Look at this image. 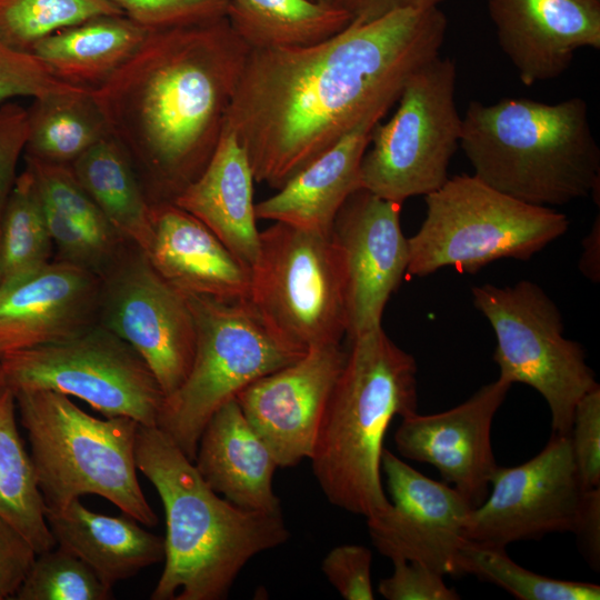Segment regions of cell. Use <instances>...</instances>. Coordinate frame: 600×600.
Here are the masks:
<instances>
[{
    "instance_id": "5b68a950",
    "label": "cell",
    "mask_w": 600,
    "mask_h": 600,
    "mask_svg": "<svg viewBox=\"0 0 600 600\" xmlns=\"http://www.w3.org/2000/svg\"><path fill=\"white\" fill-rule=\"evenodd\" d=\"M459 147L476 177L530 204L563 206L599 190L600 149L579 97L470 101Z\"/></svg>"
},
{
    "instance_id": "1f68e13d",
    "label": "cell",
    "mask_w": 600,
    "mask_h": 600,
    "mask_svg": "<svg viewBox=\"0 0 600 600\" xmlns=\"http://www.w3.org/2000/svg\"><path fill=\"white\" fill-rule=\"evenodd\" d=\"M459 574H473L520 600H599L600 586L550 578L514 562L503 547L468 540L458 559Z\"/></svg>"
},
{
    "instance_id": "cb8c5ba5",
    "label": "cell",
    "mask_w": 600,
    "mask_h": 600,
    "mask_svg": "<svg viewBox=\"0 0 600 600\" xmlns=\"http://www.w3.org/2000/svg\"><path fill=\"white\" fill-rule=\"evenodd\" d=\"M253 173L244 149L223 128L202 172L172 202L204 226L249 268L259 251Z\"/></svg>"
},
{
    "instance_id": "d4e9b609",
    "label": "cell",
    "mask_w": 600,
    "mask_h": 600,
    "mask_svg": "<svg viewBox=\"0 0 600 600\" xmlns=\"http://www.w3.org/2000/svg\"><path fill=\"white\" fill-rule=\"evenodd\" d=\"M46 519L56 546L82 560L110 589L163 561V538L126 513H98L77 499L62 509L46 510Z\"/></svg>"
},
{
    "instance_id": "4fadbf2b",
    "label": "cell",
    "mask_w": 600,
    "mask_h": 600,
    "mask_svg": "<svg viewBox=\"0 0 600 600\" xmlns=\"http://www.w3.org/2000/svg\"><path fill=\"white\" fill-rule=\"evenodd\" d=\"M98 322L146 361L164 398L186 380L194 358L197 329L186 293L167 282L146 253L119 252L101 274Z\"/></svg>"
},
{
    "instance_id": "ba28073f",
    "label": "cell",
    "mask_w": 600,
    "mask_h": 600,
    "mask_svg": "<svg viewBox=\"0 0 600 600\" xmlns=\"http://www.w3.org/2000/svg\"><path fill=\"white\" fill-rule=\"evenodd\" d=\"M248 302L284 347L304 354L347 336L343 270L331 233L274 222L259 234Z\"/></svg>"
},
{
    "instance_id": "52a82bcc",
    "label": "cell",
    "mask_w": 600,
    "mask_h": 600,
    "mask_svg": "<svg viewBox=\"0 0 600 600\" xmlns=\"http://www.w3.org/2000/svg\"><path fill=\"white\" fill-rule=\"evenodd\" d=\"M426 217L408 238L407 273L451 267L476 273L499 259L528 260L569 229L568 217L502 193L474 174H458L424 196Z\"/></svg>"
},
{
    "instance_id": "9c48e42d",
    "label": "cell",
    "mask_w": 600,
    "mask_h": 600,
    "mask_svg": "<svg viewBox=\"0 0 600 600\" xmlns=\"http://www.w3.org/2000/svg\"><path fill=\"white\" fill-rule=\"evenodd\" d=\"M187 297L196 320L194 358L183 383L164 398L156 427L193 461L201 433L221 406L303 354L281 344L247 300Z\"/></svg>"
},
{
    "instance_id": "7bdbcfd3",
    "label": "cell",
    "mask_w": 600,
    "mask_h": 600,
    "mask_svg": "<svg viewBox=\"0 0 600 600\" xmlns=\"http://www.w3.org/2000/svg\"><path fill=\"white\" fill-rule=\"evenodd\" d=\"M572 532L593 570L600 568V487L584 489Z\"/></svg>"
},
{
    "instance_id": "d590c367",
    "label": "cell",
    "mask_w": 600,
    "mask_h": 600,
    "mask_svg": "<svg viewBox=\"0 0 600 600\" xmlns=\"http://www.w3.org/2000/svg\"><path fill=\"white\" fill-rule=\"evenodd\" d=\"M149 31L226 18L229 0H109Z\"/></svg>"
},
{
    "instance_id": "5bb4252c",
    "label": "cell",
    "mask_w": 600,
    "mask_h": 600,
    "mask_svg": "<svg viewBox=\"0 0 600 600\" xmlns=\"http://www.w3.org/2000/svg\"><path fill=\"white\" fill-rule=\"evenodd\" d=\"M486 499L472 508L467 539L503 547L572 532L584 488L569 434L552 433L546 447L517 467H498Z\"/></svg>"
},
{
    "instance_id": "7c38bea8",
    "label": "cell",
    "mask_w": 600,
    "mask_h": 600,
    "mask_svg": "<svg viewBox=\"0 0 600 600\" xmlns=\"http://www.w3.org/2000/svg\"><path fill=\"white\" fill-rule=\"evenodd\" d=\"M1 360L6 388L12 393L51 390L79 398L104 417L157 426L164 401L160 384L141 356L99 322Z\"/></svg>"
},
{
    "instance_id": "ac0fdd59",
    "label": "cell",
    "mask_w": 600,
    "mask_h": 600,
    "mask_svg": "<svg viewBox=\"0 0 600 600\" xmlns=\"http://www.w3.org/2000/svg\"><path fill=\"white\" fill-rule=\"evenodd\" d=\"M511 383L498 377L464 402L442 412L401 418L394 432L398 452L429 463L442 480L474 508L487 497L499 467L491 446V428Z\"/></svg>"
},
{
    "instance_id": "277c9868",
    "label": "cell",
    "mask_w": 600,
    "mask_h": 600,
    "mask_svg": "<svg viewBox=\"0 0 600 600\" xmlns=\"http://www.w3.org/2000/svg\"><path fill=\"white\" fill-rule=\"evenodd\" d=\"M350 340L310 458L327 500L366 519L390 506L381 482L386 432L418 411L417 362L382 327Z\"/></svg>"
},
{
    "instance_id": "9a60e30c",
    "label": "cell",
    "mask_w": 600,
    "mask_h": 600,
    "mask_svg": "<svg viewBox=\"0 0 600 600\" xmlns=\"http://www.w3.org/2000/svg\"><path fill=\"white\" fill-rule=\"evenodd\" d=\"M381 471L391 497L383 512L367 518L376 549L392 561L423 564L460 576L459 553L467 539L470 502L444 481L426 477L383 449Z\"/></svg>"
},
{
    "instance_id": "d6986e66",
    "label": "cell",
    "mask_w": 600,
    "mask_h": 600,
    "mask_svg": "<svg viewBox=\"0 0 600 600\" xmlns=\"http://www.w3.org/2000/svg\"><path fill=\"white\" fill-rule=\"evenodd\" d=\"M100 287L99 274L61 260L0 282V357L98 322Z\"/></svg>"
},
{
    "instance_id": "8d00e7d4",
    "label": "cell",
    "mask_w": 600,
    "mask_h": 600,
    "mask_svg": "<svg viewBox=\"0 0 600 600\" xmlns=\"http://www.w3.org/2000/svg\"><path fill=\"white\" fill-rule=\"evenodd\" d=\"M58 80L33 54L13 50L0 41V102L18 96L40 98L73 91Z\"/></svg>"
},
{
    "instance_id": "30bf717a",
    "label": "cell",
    "mask_w": 600,
    "mask_h": 600,
    "mask_svg": "<svg viewBox=\"0 0 600 600\" xmlns=\"http://www.w3.org/2000/svg\"><path fill=\"white\" fill-rule=\"evenodd\" d=\"M454 60L438 56L406 81L391 119L377 122L360 164V187L397 203L427 196L449 179L460 144Z\"/></svg>"
},
{
    "instance_id": "4316f807",
    "label": "cell",
    "mask_w": 600,
    "mask_h": 600,
    "mask_svg": "<svg viewBox=\"0 0 600 600\" xmlns=\"http://www.w3.org/2000/svg\"><path fill=\"white\" fill-rule=\"evenodd\" d=\"M70 167L117 234L146 252L152 236L150 201L120 143L108 134Z\"/></svg>"
},
{
    "instance_id": "f546056e",
    "label": "cell",
    "mask_w": 600,
    "mask_h": 600,
    "mask_svg": "<svg viewBox=\"0 0 600 600\" xmlns=\"http://www.w3.org/2000/svg\"><path fill=\"white\" fill-rule=\"evenodd\" d=\"M14 394H0V517L16 528L39 554L56 547L46 519L31 456L20 437Z\"/></svg>"
},
{
    "instance_id": "f1b7e54d",
    "label": "cell",
    "mask_w": 600,
    "mask_h": 600,
    "mask_svg": "<svg viewBox=\"0 0 600 600\" xmlns=\"http://www.w3.org/2000/svg\"><path fill=\"white\" fill-rule=\"evenodd\" d=\"M28 113L26 156L44 162L70 166L110 134L88 89L36 98Z\"/></svg>"
},
{
    "instance_id": "3957f363",
    "label": "cell",
    "mask_w": 600,
    "mask_h": 600,
    "mask_svg": "<svg viewBox=\"0 0 600 600\" xmlns=\"http://www.w3.org/2000/svg\"><path fill=\"white\" fill-rule=\"evenodd\" d=\"M136 464L166 514L164 567L151 600H222L244 566L290 537L282 511L239 508L159 428L139 424Z\"/></svg>"
},
{
    "instance_id": "60d3db41",
    "label": "cell",
    "mask_w": 600,
    "mask_h": 600,
    "mask_svg": "<svg viewBox=\"0 0 600 600\" xmlns=\"http://www.w3.org/2000/svg\"><path fill=\"white\" fill-rule=\"evenodd\" d=\"M28 109L8 102L0 107V216L16 181V169L28 136Z\"/></svg>"
},
{
    "instance_id": "ab89813d",
    "label": "cell",
    "mask_w": 600,
    "mask_h": 600,
    "mask_svg": "<svg viewBox=\"0 0 600 600\" xmlns=\"http://www.w3.org/2000/svg\"><path fill=\"white\" fill-rule=\"evenodd\" d=\"M393 572L379 582V593L388 600H458L460 594L448 587L443 574L420 563L392 561Z\"/></svg>"
},
{
    "instance_id": "d6a6232c",
    "label": "cell",
    "mask_w": 600,
    "mask_h": 600,
    "mask_svg": "<svg viewBox=\"0 0 600 600\" xmlns=\"http://www.w3.org/2000/svg\"><path fill=\"white\" fill-rule=\"evenodd\" d=\"M123 14L109 0H0V41L30 53L46 37L86 20Z\"/></svg>"
},
{
    "instance_id": "44dd1931",
    "label": "cell",
    "mask_w": 600,
    "mask_h": 600,
    "mask_svg": "<svg viewBox=\"0 0 600 600\" xmlns=\"http://www.w3.org/2000/svg\"><path fill=\"white\" fill-rule=\"evenodd\" d=\"M150 219L144 253L167 282L186 294L248 300L250 268L200 220L172 201L150 202Z\"/></svg>"
},
{
    "instance_id": "603a6c76",
    "label": "cell",
    "mask_w": 600,
    "mask_h": 600,
    "mask_svg": "<svg viewBox=\"0 0 600 600\" xmlns=\"http://www.w3.org/2000/svg\"><path fill=\"white\" fill-rule=\"evenodd\" d=\"M368 118L301 169L271 197L254 204L257 219L331 233L346 200L360 187V164L373 126Z\"/></svg>"
},
{
    "instance_id": "83f0119b",
    "label": "cell",
    "mask_w": 600,
    "mask_h": 600,
    "mask_svg": "<svg viewBox=\"0 0 600 600\" xmlns=\"http://www.w3.org/2000/svg\"><path fill=\"white\" fill-rule=\"evenodd\" d=\"M226 18L251 50L311 46L352 21L346 12L311 0H229Z\"/></svg>"
},
{
    "instance_id": "b9f144b4",
    "label": "cell",
    "mask_w": 600,
    "mask_h": 600,
    "mask_svg": "<svg viewBox=\"0 0 600 600\" xmlns=\"http://www.w3.org/2000/svg\"><path fill=\"white\" fill-rule=\"evenodd\" d=\"M36 557L30 542L0 517V600L14 597Z\"/></svg>"
},
{
    "instance_id": "ee69618b",
    "label": "cell",
    "mask_w": 600,
    "mask_h": 600,
    "mask_svg": "<svg viewBox=\"0 0 600 600\" xmlns=\"http://www.w3.org/2000/svg\"><path fill=\"white\" fill-rule=\"evenodd\" d=\"M346 12L352 20L370 21L403 8L439 7L446 0H311Z\"/></svg>"
},
{
    "instance_id": "7a4b0ae2",
    "label": "cell",
    "mask_w": 600,
    "mask_h": 600,
    "mask_svg": "<svg viewBox=\"0 0 600 600\" xmlns=\"http://www.w3.org/2000/svg\"><path fill=\"white\" fill-rule=\"evenodd\" d=\"M249 51L227 18L153 30L91 90L150 202L172 201L209 162Z\"/></svg>"
},
{
    "instance_id": "4dcf8cb0",
    "label": "cell",
    "mask_w": 600,
    "mask_h": 600,
    "mask_svg": "<svg viewBox=\"0 0 600 600\" xmlns=\"http://www.w3.org/2000/svg\"><path fill=\"white\" fill-rule=\"evenodd\" d=\"M53 243L31 171L17 176L0 216V282L50 262Z\"/></svg>"
},
{
    "instance_id": "f6af8a7d",
    "label": "cell",
    "mask_w": 600,
    "mask_h": 600,
    "mask_svg": "<svg viewBox=\"0 0 600 600\" xmlns=\"http://www.w3.org/2000/svg\"><path fill=\"white\" fill-rule=\"evenodd\" d=\"M599 217L593 223L590 233L586 237L583 246L584 251L580 260V269L592 281H599V238H600Z\"/></svg>"
},
{
    "instance_id": "8992f818",
    "label": "cell",
    "mask_w": 600,
    "mask_h": 600,
    "mask_svg": "<svg viewBox=\"0 0 600 600\" xmlns=\"http://www.w3.org/2000/svg\"><path fill=\"white\" fill-rule=\"evenodd\" d=\"M13 394L46 510L97 494L140 524L158 523L137 477L136 420L92 417L69 396L51 390Z\"/></svg>"
},
{
    "instance_id": "8fae6325",
    "label": "cell",
    "mask_w": 600,
    "mask_h": 600,
    "mask_svg": "<svg viewBox=\"0 0 600 600\" xmlns=\"http://www.w3.org/2000/svg\"><path fill=\"white\" fill-rule=\"evenodd\" d=\"M471 293L496 334L499 378L538 391L549 407L552 433L569 434L576 404L598 382L582 346L564 337L558 306L529 280L486 283Z\"/></svg>"
},
{
    "instance_id": "e0dca14e",
    "label": "cell",
    "mask_w": 600,
    "mask_h": 600,
    "mask_svg": "<svg viewBox=\"0 0 600 600\" xmlns=\"http://www.w3.org/2000/svg\"><path fill=\"white\" fill-rule=\"evenodd\" d=\"M346 357L341 343L312 349L237 394L244 418L278 467H293L311 458Z\"/></svg>"
},
{
    "instance_id": "7402d4cb",
    "label": "cell",
    "mask_w": 600,
    "mask_h": 600,
    "mask_svg": "<svg viewBox=\"0 0 600 600\" xmlns=\"http://www.w3.org/2000/svg\"><path fill=\"white\" fill-rule=\"evenodd\" d=\"M193 463L206 483L234 506L282 511L273 490L278 464L236 399L221 406L206 424Z\"/></svg>"
},
{
    "instance_id": "bcb514c9",
    "label": "cell",
    "mask_w": 600,
    "mask_h": 600,
    "mask_svg": "<svg viewBox=\"0 0 600 600\" xmlns=\"http://www.w3.org/2000/svg\"><path fill=\"white\" fill-rule=\"evenodd\" d=\"M6 383H4V376H3V369H2V360L0 357V394L6 390Z\"/></svg>"
},
{
    "instance_id": "74e56055",
    "label": "cell",
    "mask_w": 600,
    "mask_h": 600,
    "mask_svg": "<svg viewBox=\"0 0 600 600\" xmlns=\"http://www.w3.org/2000/svg\"><path fill=\"white\" fill-rule=\"evenodd\" d=\"M574 463L584 489L600 487V387L576 404L569 432Z\"/></svg>"
},
{
    "instance_id": "836d02e7",
    "label": "cell",
    "mask_w": 600,
    "mask_h": 600,
    "mask_svg": "<svg viewBox=\"0 0 600 600\" xmlns=\"http://www.w3.org/2000/svg\"><path fill=\"white\" fill-rule=\"evenodd\" d=\"M17 600H109L112 589L78 557L60 548L37 554Z\"/></svg>"
},
{
    "instance_id": "6da1fadb",
    "label": "cell",
    "mask_w": 600,
    "mask_h": 600,
    "mask_svg": "<svg viewBox=\"0 0 600 600\" xmlns=\"http://www.w3.org/2000/svg\"><path fill=\"white\" fill-rule=\"evenodd\" d=\"M447 29L439 7L403 8L311 46L250 49L223 128L254 181L278 190L361 122L382 119L440 56Z\"/></svg>"
},
{
    "instance_id": "2e32d148",
    "label": "cell",
    "mask_w": 600,
    "mask_h": 600,
    "mask_svg": "<svg viewBox=\"0 0 600 600\" xmlns=\"http://www.w3.org/2000/svg\"><path fill=\"white\" fill-rule=\"evenodd\" d=\"M401 203L358 189L343 203L332 227L339 249L349 339L382 327L387 302L407 273L408 238Z\"/></svg>"
},
{
    "instance_id": "484cf974",
    "label": "cell",
    "mask_w": 600,
    "mask_h": 600,
    "mask_svg": "<svg viewBox=\"0 0 600 600\" xmlns=\"http://www.w3.org/2000/svg\"><path fill=\"white\" fill-rule=\"evenodd\" d=\"M148 32L124 14L100 16L46 37L30 53L58 80L93 90L127 62Z\"/></svg>"
},
{
    "instance_id": "e575fe53",
    "label": "cell",
    "mask_w": 600,
    "mask_h": 600,
    "mask_svg": "<svg viewBox=\"0 0 600 600\" xmlns=\"http://www.w3.org/2000/svg\"><path fill=\"white\" fill-rule=\"evenodd\" d=\"M42 201L76 221L106 244L118 248L123 241L109 224L68 164L44 162L26 156Z\"/></svg>"
},
{
    "instance_id": "f35d334b",
    "label": "cell",
    "mask_w": 600,
    "mask_h": 600,
    "mask_svg": "<svg viewBox=\"0 0 600 600\" xmlns=\"http://www.w3.org/2000/svg\"><path fill=\"white\" fill-rule=\"evenodd\" d=\"M372 552L360 544H341L324 557L321 570L346 600H373Z\"/></svg>"
},
{
    "instance_id": "ffe728a7",
    "label": "cell",
    "mask_w": 600,
    "mask_h": 600,
    "mask_svg": "<svg viewBox=\"0 0 600 600\" xmlns=\"http://www.w3.org/2000/svg\"><path fill=\"white\" fill-rule=\"evenodd\" d=\"M488 12L528 87L560 77L577 50L600 49V0H489Z\"/></svg>"
}]
</instances>
